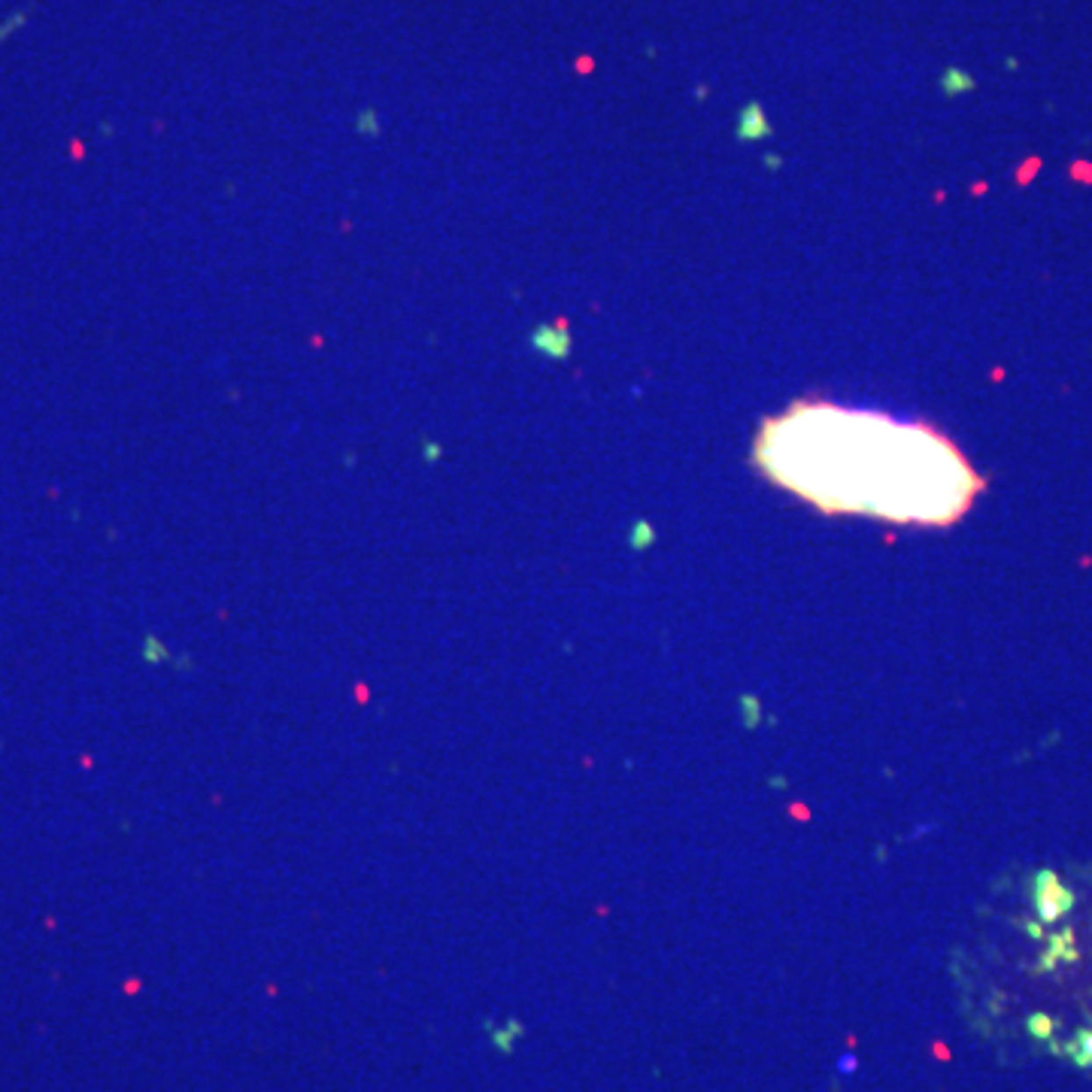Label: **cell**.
Segmentation results:
<instances>
[{
  "mask_svg": "<svg viewBox=\"0 0 1092 1092\" xmlns=\"http://www.w3.org/2000/svg\"><path fill=\"white\" fill-rule=\"evenodd\" d=\"M756 465L826 513L953 525L983 488L959 446L929 422L801 401L762 425Z\"/></svg>",
  "mask_w": 1092,
  "mask_h": 1092,
  "instance_id": "1",
  "label": "cell"
}]
</instances>
